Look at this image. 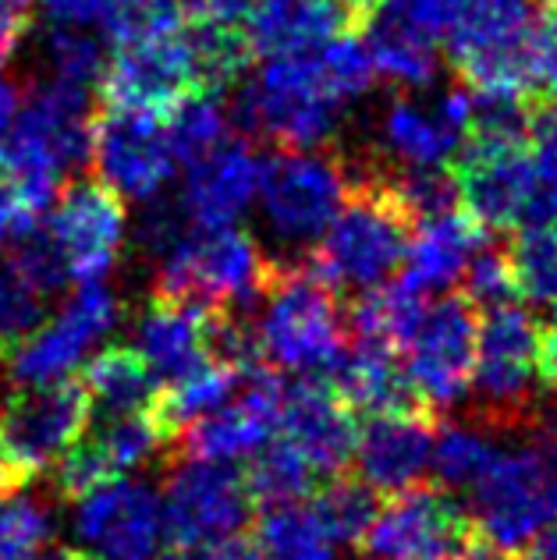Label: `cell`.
<instances>
[{"instance_id":"cell-24","label":"cell","mask_w":557,"mask_h":560,"mask_svg":"<svg viewBox=\"0 0 557 560\" xmlns=\"http://www.w3.org/2000/svg\"><path fill=\"white\" fill-rule=\"evenodd\" d=\"M263 160L242 139H224L210 156L196 160L185 178V210L196 228L234 224L259 188Z\"/></svg>"},{"instance_id":"cell-17","label":"cell","mask_w":557,"mask_h":560,"mask_svg":"<svg viewBox=\"0 0 557 560\" xmlns=\"http://www.w3.org/2000/svg\"><path fill=\"white\" fill-rule=\"evenodd\" d=\"M54 245L61 248L68 277L93 284L104 277L125 242V199L100 178L65 182L47 220Z\"/></svg>"},{"instance_id":"cell-34","label":"cell","mask_w":557,"mask_h":560,"mask_svg":"<svg viewBox=\"0 0 557 560\" xmlns=\"http://www.w3.org/2000/svg\"><path fill=\"white\" fill-rule=\"evenodd\" d=\"M459 131L448 125V117L437 110L427 114L419 110L416 103L398 100L391 107L387 117V142L398 150V156L408 167H437L448 164L454 145H459Z\"/></svg>"},{"instance_id":"cell-45","label":"cell","mask_w":557,"mask_h":560,"mask_svg":"<svg viewBox=\"0 0 557 560\" xmlns=\"http://www.w3.org/2000/svg\"><path fill=\"white\" fill-rule=\"evenodd\" d=\"M387 4L398 11L402 19L413 22L419 33L437 39V36L451 33V25L462 19L473 0H387Z\"/></svg>"},{"instance_id":"cell-5","label":"cell","mask_w":557,"mask_h":560,"mask_svg":"<svg viewBox=\"0 0 557 560\" xmlns=\"http://www.w3.org/2000/svg\"><path fill=\"white\" fill-rule=\"evenodd\" d=\"M337 103L316 75L313 50L270 57L263 71L239 93L234 121L248 136L277 150H316L327 145L337 125Z\"/></svg>"},{"instance_id":"cell-57","label":"cell","mask_w":557,"mask_h":560,"mask_svg":"<svg viewBox=\"0 0 557 560\" xmlns=\"http://www.w3.org/2000/svg\"><path fill=\"white\" fill-rule=\"evenodd\" d=\"M14 493H22V482L14 479L4 465H0V500H4V497H14Z\"/></svg>"},{"instance_id":"cell-12","label":"cell","mask_w":557,"mask_h":560,"mask_svg":"<svg viewBox=\"0 0 557 560\" xmlns=\"http://www.w3.org/2000/svg\"><path fill=\"white\" fill-rule=\"evenodd\" d=\"M96 85L100 107L153 117V121H171L188 100L202 96L185 33L117 47Z\"/></svg>"},{"instance_id":"cell-27","label":"cell","mask_w":557,"mask_h":560,"mask_svg":"<svg viewBox=\"0 0 557 560\" xmlns=\"http://www.w3.org/2000/svg\"><path fill=\"white\" fill-rule=\"evenodd\" d=\"M362 33H365V50H370L373 71H380V75H387L398 85H427L433 79L437 39L419 33L387 0H376Z\"/></svg>"},{"instance_id":"cell-46","label":"cell","mask_w":557,"mask_h":560,"mask_svg":"<svg viewBox=\"0 0 557 560\" xmlns=\"http://www.w3.org/2000/svg\"><path fill=\"white\" fill-rule=\"evenodd\" d=\"M533 85L536 93L557 96V4L539 8L533 36Z\"/></svg>"},{"instance_id":"cell-25","label":"cell","mask_w":557,"mask_h":560,"mask_svg":"<svg viewBox=\"0 0 557 560\" xmlns=\"http://www.w3.org/2000/svg\"><path fill=\"white\" fill-rule=\"evenodd\" d=\"M483 238H487V231L462 206L448 213L419 217L398 277L419 288L422 294L444 291L454 280H462L465 262L483 245Z\"/></svg>"},{"instance_id":"cell-4","label":"cell","mask_w":557,"mask_h":560,"mask_svg":"<svg viewBox=\"0 0 557 560\" xmlns=\"http://www.w3.org/2000/svg\"><path fill=\"white\" fill-rule=\"evenodd\" d=\"M536 0H473L448 33L454 82L473 93H536Z\"/></svg>"},{"instance_id":"cell-64","label":"cell","mask_w":557,"mask_h":560,"mask_svg":"<svg viewBox=\"0 0 557 560\" xmlns=\"http://www.w3.org/2000/svg\"><path fill=\"white\" fill-rule=\"evenodd\" d=\"M554 390H557V387H554Z\"/></svg>"},{"instance_id":"cell-61","label":"cell","mask_w":557,"mask_h":560,"mask_svg":"<svg viewBox=\"0 0 557 560\" xmlns=\"http://www.w3.org/2000/svg\"><path fill=\"white\" fill-rule=\"evenodd\" d=\"M536 4H539V8H547V4H557V0H536Z\"/></svg>"},{"instance_id":"cell-44","label":"cell","mask_w":557,"mask_h":560,"mask_svg":"<svg viewBox=\"0 0 557 560\" xmlns=\"http://www.w3.org/2000/svg\"><path fill=\"white\" fill-rule=\"evenodd\" d=\"M50 65L54 79L79 85V90H93L104 75V47L79 25H61L50 36Z\"/></svg>"},{"instance_id":"cell-11","label":"cell","mask_w":557,"mask_h":560,"mask_svg":"<svg viewBox=\"0 0 557 560\" xmlns=\"http://www.w3.org/2000/svg\"><path fill=\"white\" fill-rule=\"evenodd\" d=\"M164 539L171 547H217L253 522L242 468L228 462H178L160 497Z\"/></svg>"},{"instance_id":"cell-20","label":"cell","mask_w":557,"mask_h":560,"mask_svg":"<svg viewBox=\"0 0 557 560\" xmlns=\"http://www.w3.org/2000/svg\"><path fill=\"white\" fill-rule=\"evenodd\" d=\"M359 416L348 408V401L327 376H299L295 383H285L281 401V433L291 447L316 468L320 479L337 476L351 468L359 436Z\"/></svg>"},{"instance_id":"cell-49","label":"cell","mask_w":557,"mask_h":560,"mask_svg":"<svg viewBox=\"0 0 557 560\" xmlns=\"http://www.w3.org/2000/svg\"><path fill=\"white\" fill-rule=\"evenodd\" d=\"M536 370H539V383H544L547 390H554L557 387V305H554V316L539 323Z\"/></svg>"},{"instance_id":"cell-32","label":"cell","mask_w":557,"mask_h":560,"mask_svg":"<svg viewBox=\"0 0 557 560\" xmlns=\"http://www.w3.org/2000/svg\"><path fill=\"white\" fill-rule=\"evenodd\" d=\"M380 500L384 497H376L356 471H337V476H327L313 490L310 511L330 542L359 547V539L365 536V528H370Z\"/></svg>"},{"instance_id":"cell-21","label":"cell","mask_w":557,"mask_h":560,"mask_svg":"<svg viewBox=\"0 0 557 560\" xmlns=\"http://www.w3.org/2000/svg\"><path fill=\"white\" fill-rule=\"evenodd\" d=\"M76 528L107 560H153L164 539L160 493L146 482L114 479L104 490L79 500Z\"/></svg>"},{"instance_id":"cell-55","label":"cell","mask_w":557,"mask_h":560,"mask_svg":"<svg viewBox=\"0 0 557 560\" xmlns=\"http://www.w3.org/2000/svg\"><path fill=\"white\" fill-rule=\"evenodd\" d=\"M0 14L14 22H33V0H0Z\"/></svg>"},{"instance_id":"cell-35","label":"cell","mask_w":557,"mask_h":560,"mask_svg":"<svg viewBox=\"0 0 557 560\" xmlns=\"http://www.w3.org/2000/svg\"><path fill=\"white\" fill-rule=\"evenodd\" d=\"M100 14H104V36L111 47H136L185 28L182 0H107Z\"/></svg>"},{"instance_id":"cell-9","label":"cell","mask_w":557,"mask_h":560,"mask_svg":"<svg viewBox=\"0 0 557 560\" xmlns=\"http://www.w3.org/2000/svg\"><path fill=\"white\" fill-rule=\"evenodd\" d=\"M351 185V164L337 145L277 150L259 167V196L270 228L285 242H320L341 210Z\"/></svg>"},{"instance_id":"cell-28","label":"cell","mask_w":557,"mask_h":560,"mask_svg":"<svg viewBox=\"0 0 557 560\" xmlns=\"http://www.w3.org/2000/svg\"><path fill=\"white\" fill-rule=\"evenodd\" d=\"M422 313H427V294L402 277H391L384 284L365 288L348 305V337L365 345H384L391 351H405Z\"/></svg>"},{"instance_id":"cell-63","label":"cell","mask_w":557,"mask_h":560,"mask_svg":"<svg viewBox=\"0 0 557 560\" xmlns=\"http://www.w3.org/2000/svg\"><path fill=\"white\" fill-rule=\"evenodd\" d=\"M0 359H4V351H0Z\"/></svg>"},{"instance_id":"cell-31","label":"cell","mask_w":557,"mask_h":560,"mask_svg":"<svg viewBox=\"0 0 557 560\" xmlns=\"http://www.w3.org/2000/svg\"><path fill=\"white\" fill-rule=\"evenodd\" d=\"M248 539L259 560H330L334 542L320 528L310 508L302 504H274L259 508L248 522Z\"/></svg>"},{"instance_id":"cell-56","label":"cell","mask_w":557,"mask_h":560,"mask_svg":"<svg viewBox=\"0 0 557 560\" xmlns=\"http://www.w3.org/2000/svg\"><path fill=\"white\" fill-rule=\"evenodd\" d=\"M153 560H210V547H167Z\"/></svg>"},{"instance_id":"cell-15","label":"cell","mask_w":557,"mask_h":560,"mask_svg":"<svg viewBox=\"0 0 557 560\" xmlns=\"http://www.w3.org/2000/svg\"><path fill=\"white\" fill-rule=\"evenodd\" d=\"M448 167L459 185L462 210L487 234H511L525 224L533 199L530 145H504L462 136Z\"/></svg>"},{"instance_id":"cell-52","label":"cell","mask_w":557,"mask_h":560,"mask_svg":"<svg viewBox=\"0 0 557 560\" xmlns=\"http://www.w3.org/2000/svg\"><path fill=\"white\" fill-rule=\"evenodd\" d=\"M210 560H259V553L253 547V539H248V533H239L210 547Z\"/></svg>"},{"instance_id":"cell-38","label":"cell","mask_w":557,"mask_h":560,"mask_svg":"<svg viewBox=\"0 0 557 560\" xmlns=\"http://www.w3.org/2000/svg\"><path fill=\"white\" fill-rule=\"evenodd\" d=\"M313 61H316V75L324 82V90L337 103L362 96L376 75L370 50H365V43L359 36H337V39L324 43V47L313 50Z\"/></svg>"},{"instance_id":"cell-60","label":"cell","mask_w":557,"mask_h":560,"mask_svg":"<svg viewBox=\"0 0 557 560\" xmlns=\"http://www.w3.org/2000/svg\"><path fill=\"white\" fill-rule=\"evenodd\" d=\"M71 560H107V557H100V553H79V550H71Z\"/></svg>"},{"instance_id":"cell-22","label":"cell","mask_w":557,"mask_h":560,"mask_svg":"<svg viewBox=\"0 0 557 560\" xmlns=\"http://www.w3.org/2000/svg\"><path fill=\"white\" fill-rule=\"evenodd\" d=\"M437 416H365L356 436L351 468L376 497L402 493L422 482L430 468Z\"/></svg>"},{"instance_id":"cell-1","label":"cell","mask_w":557,"mask_h":560,"mask_svg":"<svg viewBox=\"0 0 557 560\" xmlns=\"http://www.w3.org/2000/svg\"><path fill=\"white\" fill-rule=\"evenodd\" d=\"M419 213L394 185V167L380 174L373 164L351 174L348 196L330 228L302 256L334 291L384 284L402 270Z\"/></svg>"},{"instance_id":"cell-18","label":"cell","mask_w":557,"mask_h":560,"mask_svg":"<svg viewBox=\"0 0 557 560\" xmlns=\"http://www.w3.org/2000/svg\"><path fill=\"white\" fill-rule=\"evenodd\" d=\"M117 299L100 280L82 284L50 323H39L11 348V376L19 387L61 380L79 365L85 348L100 341L117 323Z\"/></svg>"},{"instance_id":"cell-10","label":"cell","mask_w":557,"mask_h":560,"mask_svg":"<svg viewBox=\"0 0 557 560\" xmlns=\"http://www.w3.org/2000/svg\"><path fill=\"white\" fill-rule=\"evenodd\" d=\"M468 490V514L483 550L522 553L525 542L557 518V468L539 451L497 454Z\"/></svg>"},{"instance_id":"cell-6","label":"cell","mask_w":557,"mask_h":560,"mask_svg":"<svg viewBox=\"0 0 557 560\" xmlns=\"http://www.w3.org/2000/svg\"><path fill=\"white\" fill-rule=\"evenodd\" d=\"M356 550L365 560H476L483 542L473 514L444 486L422 479L380 500Z\"/></svg>"},{"instance_id":"cell-7","label":"cell","mask_w":557,"mask_h":560,"mask_svg":"<svg viewBox=\"0 0 557 560\" xmlns=\"http://www.w3.org/2000/svg\"><path fill=\"white\" fill-rule=\"evenodd\" d=\"M536 351L539 319L519 302L494 305L479 316V348L473 390L479 394V416L497 430L511 425H536Z\"/></svg>"},{"instance_id":"cell-36","label":"cell","mask_w":557,"mask_h":560,"mask_svg":"<svg viewBox=\"0 0 557 560\" xmlns=\"http://www.w3.org/2000/svg\"><path fill=\"white\" fill-rule=\"evenodd\" d=\"M164 128H167L174 164H185V167H193L196 160L210 156L217 145L228 139V117L217 96L188 100L171 121H164Z\"/></svg>"},{"instance_id":"cell-51","label":"cell","mask_w":557,"mask_h":560,"mask_svg":"<svg viewBox=\"0 0 557 560\" xmlns=\"http://www.w3.org/2000/svg\"><path fill=\"white\" fill-rule=\"evenodd\" d=\"M519 557L522 560H557V518L539 528V533L525 542V550Z\"/></svg>"},{"instance_id":"cell-58","label":"cell","mask_w":557,"mask_h":560,"mask_svg":"<svg viewBox=\"0 0 557 560\" xmlns=\"http://www.w3.org/2000/svg\"><path fill=\"white\" fill-rule=\"evenodd\" d=\"M33 560H71V547H43Z\"/></svg>"},{"instance_id":"cell-23","label":"cell","mask_w":557,"mask_h":560,"mask_svg":"<svg viewBox=\"0 0 557 560\" xmlns=\"http://www.w3.org/2000/svg\"><path fill=\"white\" fill-rule=\"evenodd\" d=\"M356 416H437L408 376L402 351L351 341L327 376Z\"/></svg>"},{"instance_id":"cell-39","label":"cell","mask_w":557,"mask_h":560,"mask_svg":"<svg viewBox=\"0 0 557 560\" xmlns=\"http://www.w3.org/2000/svg\"><path fill=\"white\" fill-rule=\"evenodd\" d=\"M47 294H39L25 280V273L14 267L11 256H0V351L8 355L25 334H33L43 323Z\"/></svg>"},{"instance_id":"cell-40","label":"cell","mask_w":557,"mask_h":560,"mask_svg":"<svg viewBox=\"0 0 557 560\" xmlns=\"http://www.w3.org/2000/svg\"><path fill=\"white\" fill-rule=\"evenodd\" d=\"M50 539V508L36 497L0 500V560H33Z\"/></svg>"},{"instance_id":"cell-33","label":"cell","mask_w":557,"mask_h":560,"mask_svg":"<svg viewBox=\"0 0 557 560\" xmlns=\"http://www.w3.org/2000/svg\"><path fill=\"white\" fill-rule=\"evenodd\" d=\"M519 299L557 305V224H522L504 245Z\"/></svg>"},{"instance_id":"cell-59","label":"cell","mask_w":557,"mask_h":560,"mask_svg":"<svg viewBox=\"0 0 557 560\" xmlns=\"http://www.w3.org/2000/svg\"><path fill=\"white\" fill-rule=\"evenodd\" d=\"M476 560H522L519 553H504V550H483Z\"/></svg>"},{"instance_id":"cell-30","label":"cell","mask_w":557,"mask_h":560,"mask_svg":"<svg viewBox=\"0 0 557 560\" xmlns=\"http://www.w3.org/2000/svg\"><path fill=\"white\" fill-rule=\"evenodd\" d=\"M242 476L256 511L274 504H302L320 486L316 468L281 433H274L267 444L256 447V458L242 468Z\"/></svg>"},{"instance_id":"cell-26","label":"cell","mask_w":557,"mask_h":560,"mask_svg":"<svg viewBox=\"0 0 557 560\" xmlns=\"http://www.w3.org/2000/svg\"><path fill=\"white\" fill-rule=\"evenodd\" d=\"M207 323L210 308L193 302L153 299L139 327V351L150 370L164 380H178L193 373L196 365L210 362L207 355Z\"/></svg>"},{"instance_id":"cell-19","label":"cell","mask_w":557,"mask_h":560,"mask_svg":"<svg viewBox=\"0 0 557 560\" xmlns=\"http://www.w3.org/2000/svg\"><path fill=\"white\" fill-rule=\"evenodd\" d=\"M373 8L359 0H245L242 33L253 57L316 50L337 36H359Z\"/></svg>"},{"instance_id":"cell-54","label":"cell","mask_w":557,"mask_h":560,"mask_svg":"<svg viewBox=\"0 0 557 560\" xmlns=\"http://www.w3.org/2000/svg\"><path fill=\"white\" fill-rule=\"evenodd\" d=\"M19 90H14L11 82H0V142H4L8 128L14 121V114H19Z\"/></svg>"},{"instance_id":"cell-47","label":"cell","mask_w":557,"mask_h":560,"mask_svg":"<svg viewBox=\"0 0 557 560\" xmlns=\"http://www.w3.org/2000/svg\"><path fill=\"white\" fill-rule=\"evenodd\" d=\"M36 224H28L25 213H22V206H19V191H14V182H11V174L8 167L0 164V242L4 238H19V234L25 231H33Z\"/></svg>"},{"instance_id":"cell-48","label":"cell","mask_w":557,"mask_h":560,"mask_svg":"<svg viewBox=\"0 0 557 560\" xmlns=\"http://www.w3.org/2000/svg\"><path fill=\"white\" fill-rule=\"evenodd\" d=\"M185 22H242L245 0H182Z\"/></svg>"},{"instance_id":"cell-41","label":"cell","mask_w":557,"mask_h":560,"mask_svg":"<svg viewBox=\"0 0 557 560\" xmlns=\"http://www.w3.org/2000/svg\"><path fill=\"white\" fill-rule=\"evenodd\" d=\"M54 465H57V471H54L57 497L68 500V504H79V500L104 490V486H111L114 479H121V471L114 468L104 447L96 444V436L76 440Z\"/></svg>"},{"instance_id":"cell-37","label":"cell","mask_w":557,"mask_h":560,"mask_svg":"<svg viewBox=\"0 0 557 560\" xmlns=\"http://www.w3.org/2000/svg\"><path fill=\"white\" fill-rule=\"evenodd\" d=\"M497 458V447L487 436H479L462 425H437L430 465L437 471V482L444 490H459V486H473L483 471Z\"/></svg>"},{"instance_id":"cell-29","label":"cell","mask_w":557,"mask_h":560,"mask_svg":"<svg viewBox=\"0 0 557 560\" xmlns=\"http://www.w3.org/2000/svg\"><path fill=\"white\" fill-rule=\"evenodd\" d=\"M156 373L139 348L111 345L100 355H93L82 365V387L90 394V401L104 411V416H125V411H139L156 390Z\"/></svg>"},{"instance_id":"cell-42","label":"cell","mask_w":557,"mask_h":560,"mask_svg":"<svg viewBox=\"0 0 557 560\" xmlns=\"http://www.w3.org/2000/svg\"><path fill=\"white\" fill-rule=\"evenodd\" d=\"M96 444L104 447V454L114 462V468L125 471L142 465L156 447H164V436H160L153 416L146 411V405L139 411H125V416H111L104 430L96 433Z\"/></svg>"},{"instance_id":"cell-53","label":"cell","mask_w":557,"mask_h":560,"mask_svg":"<svg viewBox=\"0 0 557 560\" xmlns=\"http://www.w3.org/2000/svg\"><path fill=\"white\" fill-rule=\"evenodd\" d=\"M28 25L33 22H14V19H4V14H0V68L8 65L11 50L19 47V39L28 33Z\"/></svg>"},{"instance_id":"cell-16","label":"cell","mask_w":557,"mask_h":560,"mask_svg":"<svg viewBox=\"0 0 557 560\" xmlns=\"http://www.w3.org/2000/svg\"><path fill=\"white\" fill-rule=\"evenodd\" d=\"M90 171L121 199H153L174 174L164 121L93 107Z\"/></svg>"},{"instance_id":"cell-50","label":"cell","mask_w":557,"mask_h":560,"mask_svg":"<svg viewBox=\"0 0 557 560\" xmlns=\"http://www.w3.org/2000/svg\"><path fill=\"white\" fill-rule=\"evenodd\" d=\"M43 4H47L50 19H57L61 25H85L104 11L107 0H43Z\"/></svg>"},{"instance_id":"cell-3","label":"cell","mask_w":557,"mask_h":560,"mask_svg":"<svg viewBox=\"0 0 557 560\" xmlns=\"http://www.w3.org/2000/svg\"><path fill=\"white\" fill-rule=\"evenodd\" d=\"M277 270L245 228H193L171 245L156 273L153 299L193 302L207 308H256Z\"/></svg>"},{"instance_id":"cell-62","label":"cell","mask_w":557,"mask_h":560,"mask_svg":"<svg viewBox=\"0 0 557 560\" xmlns=\"http://www.w3.org/2000/svg\"><path fill=\"white\" fill-rule=\"evenodd\" d=\"M359 4H365V8H376V0H359Z\"/></svg>"},{"instance_id":"cell-2","label":"cell","mask_w":557,"mask_h":560,"mask_svg":"<svg viewBox=\"0 0 557 560\" xmlns=\"http://www.w3.org/2000/svg\"><path fill=\"white\" fill-rule=\"evenodd\" d=\"M256 327L259 355L277 373L330 376L348 348V305L310 262L277 259Z\"/></svg>"},{"instance_id":"cell-43","label":"cell","mask_w":557,"mask_h":560,"mask_svg":"<svg viewBox=\"0 0 557 560\" xmlns=\"http://www.w3.org/2000/svg\"><path fill=\"white\" fill-rule=\"evenodd\" d=\"M462 294L476 308L519 302L515 277H511L504 245H490L487 238H483V245L468 256L465 270H462Z\"/></svg>"},{"instance_id":"cell-13","label":"cell","mask_w":557,"mask_h":560,"mask_svg":"<svg viewBox=\"0 0 557 560\" xmlns=\"http://www.w3.org/2000/svg\"><path fill=\"white\" fill-rule=\"evenodd\" d=\"M479 316L483 308L454 291L422 313L413 341L405 345V370L430 408L454 405L473 390Z\"/></svg>"},{"instance_id":"cell-14","label":"cell","mask_w":557,"mask_h":560,"mask_svg":"<svg viewBox=\"0 0 557 560\" xmlns=\"http://www.w3.org/2000/svg\"><path fill=\"white\" fill-rule=\"evenodd\" d=\"M285 401V380L274 365L248 370L234 390V401L207 411L174 436V462H234L253 454L277 433Z\"/></svg>"},{"instance_id":"cell-8","label":"cell","mask_w":557,"mask_h":560,"mask_svg":"<svg viewBox=\"0 0 557 560\" xmlns=\"http://www.w3.org/2000/svg\"><path fill=\"white\" fill-rule=\"evenodd\" d=\"M90 422L93 401L79 376H61L14 390L0 405V465L25 490L76 440L85 436Z\"/></svg>"}]
</instances>
